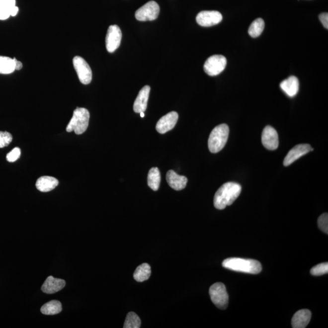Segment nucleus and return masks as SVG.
I'll list each match as a JSON object with an SVG mask.
<instances>
[{
	"instance_id": "1",
	"label": "nucleus",
	"mask_w": 328,
	"mask_h": 328,
	"mask_svg": "<svg viewBox=\"0 0 328 328\" xmlns=\"http://www.w3.org/2000/svg\"><path fill=\"white\" fill-rule=\"evenodd\" d=\"M242 189V186L236 182L224 184L216 192L213 199L216 209L223 210L227 206H231L239 198Z\"/></svg>"
},
{
	"instance_id": "2",
	"label": "nucleus",
	"mask_w": 328,
	"mask_h": 328,
	"mask_svg": "<svg viewBox=\"0 0 328 328\" xmlns=\"http://www.w3.org/2000/svg\"><path fill=\"white\" fill-rule=\"evenodd\" d=\"M223 266L234 271L258 274L262 270V266L255 259L240 258H229L223 262Z\"/></svg>"
},
{
	"instance_id": "3",
	"label": "nucleus",
	"mask_w": 328,
	"mask_h": 328,
	"mask_svg": "<svg viewBox=\"0 0 328 328\" xmlns=\"http://www.w3.org/2000/svg\"><path fill=\"white\" fill-rule=\"evenodd\" d=\"M229 135V128L227 124H223L213 128L208 140V147L210 152L217 153L225 147Z\"/></svg>"
},
{
	"instance_id": "4",
	"label": "nucleus",
	"mask_w": 328,
	"mask_h": 328,
	"mask_svg": "<svg viewBox=\"0 0 328 328\" xmlns=\"http://www.w3.org/2000/svg\"><path fill=\"white\" fill-rule=\"evenodd\" d=\"M90 114L87 109L77 108L74 111L72 119L67 127L68 132L75 131L77 135H82L85 132L88 127Z\"/></svg>"
},
{
	"instance_id": "5",
	"label": "nucleus",
	"mask_w": 328,
	"mask_h": 328,
	"mask_svg": "<svg viewBox=\"0 0 328 328\" xmlns=\"http://www.w3.org/2000/svg\"><path fill=\"white\" fill-rule=\"evenodd\" d=\"M209 294L213 304L221 310H226L229 303V295L225 285L216 283L210 287Z\"/></svg>"
},
{
	"instance_id": "6",
	"label": "nucleus",
	"mask_w": 328,
	"mask_h": 328,
	"mask_svg": "<svg viewBox=\"0 0 328 328\" xmlns=\"http://www.w3.org/2000/svg\"><path fill=\"white\" fill-rule=\"evenodd\" d=\"M227 65V59L221 55H214L210 57L204 65L205 72L210 76H216L220 75L225 69Z\"/></svg>"
},
{
	"instance_id": "7",
	"label": "nucleus",
	"mask_w": 328,
	"mask_h": 328,
	"mask_svg": "<svg viewBox=\"0 0 328 328\" xmlns=\"http://www.w3.org/2000/svg\"><path fill=\"white\" fill-rule=\"evenodd\" d=\"M160 5L155 1H150L136 10L135 17L141 21H153L160 14Z\"/></svg>"
},
{
	"instance_id": "8",
	"label": "nucleus",
	"mask_w": 328,
	"mask_h": 328,
	"mask_svg": "<svg viewBox=\"0 0 328 328\" xmlns=\"http://www.w3.org/2000/svg\"><path fill=\"white\" fill-rule=\"evenodd\" d=\"M74 68L82 83L88 84L92 81V71L85 60L80 56L73 59Z\"/></svg>"
},
{
	"instance_id": "9",
	"label": "nucleus",
	"mask_w": 328,
	"mask_h": 328,
	"mask_svg": "<svg viewBox=\"0 0 328 328\" xmlns=\"http://www.w3.org/2000/svg\"><path fill=\"white\" fill-rule=\"evenodd\" d=\"M122 32L117 25H111L108 27L106 33V48L109 53H114L119 47L122 40Z\"/></svg>"
},
{
	"instance_id": "10",
	"label": "nucleus",
	"mask_w": 328,
	"mask_h": 328,
	"mask_svg": "<svg viewBox=\"0 0 328 328\" xmlns=\"http://www.w3.org/2000/svg\"><path fill=\"white\" fill-rule=\"evenodd\" d=\"M196 22L203 27H210L217 25L223 20V15L218 11H201L196 16Z\"/></svg>"
},
{
	"instance_id": "11",
	"label": "nucleus",
	"mask_w": 328,
	"mask_h": 328,
	"mask_svg": "<svg viewBox=\"0 0 328 328\" xmlns=\"http://www.w3.org/2000/svg\"><path fill=\"white\" fill-rule=\"evenodd\" d=\"M262 144L267 150H275L279 145L278 135L277 131L271 126L267 125L262 131Z\"/></svg>"
},
{
	"instance_id": "12",
	"label": "nucleus",
	"mask_w": 328,
	"mask_h": 328,
	"mask_svg": "<svg viewBox=\"0 0 328 328\" xmlns=\"http://www.w3.org/2000/svg\"><path fill=\"white\" fill-rule=\"evenodd\" d=\"M178 114L175 111H171L161 117L158 120L156 129L160 134H165L171 130L176 125L178 120Z\"/></svg>"
},
{
	"instance_id": "13",
	"label": "nucleus",
	"mask_w": 328,
	"mask_h": 328,
	"mask_svg": "<svg viewBox=\"0 0 328 328\" xmlns=\"http://www.w3.org/2000/svg\"><path fill=\"white\" fill-rule=\"evenodd\" d=\"M311 151L310 144H299L290 150L286 156L283 161V165L285 166L291 165L295 161L299 160L309 152Z\"/></svg>"
},
{
	"instance_id": "14",
	"label": "nucleus",
	"mask_w": 328,
	"mask_h": 328,
	"mask_svg": "<svg viewBox=\"0 0 328 328\" xmlns=\"http://www.w3.org/2000/svg\"><path fill=\"white\" fill-rule=\"evenodd\" d=\"M65 285L66 281L64 280L49 276L44 282L41 289L44 293L52 294L61 291Z\"/></svg>"
},
{
	"instance_id": "15",
	"label": "nucleus",
	"mask_w": 328,
	"mask_h": 328,
	"mask_svg": "<svg viewBox=\"0 0 328 328\" xmlns=\"http://www.w3.org/2000/svg\"><path fill=\"white\" fill-rule=\"evenodd\" d=\"M150 92V87L148 85L144 86L140 90L134 103L133 109L135 113H140L146 110Z\"/></svg>"
},
{
	"instance_id": "16",
	"label": "nucleus",
	"mask_w": 328,
	"mask_h": 328,
	"mask_svg": "<svg viewBox=\"0 0 328 328\" xmlns=\"http://www.w3.org/2000/svg\"><path fill=\"white\" fill-rule=\"evenodd\" d=\"M166 179L168 184L173 189L177 191L181 190L187 185L188 179L184 176H180L173 170H169L166 175Z\"/></svg>"
},
{
	"instance_id": "17",
	"label": "nucleus",
	"mask_w": 328,
	"mask_h": 328,
	"mask_svg": "<svg viewBox=\"0 0 328 328\" xmlns=\"http://www.w3.org/2000/svg\"><path fill=\"white\" fill-rule=\"evenodd\" d=\"M281 89L290 97L297 94L299 90V81L296 77L291 76L280 83Z\"/></svg>"
},
{
	"instance_id": "18",
	"label": "nucleus",
	"mask_w": 328,
	"mask_h": 328,
	"mask_svg": "<svg viewBox=\"0 0 328 328\" xmlns=\"http://www.w3.org/2000/svg\"><path fill=\"white\" fill-rule=\"evenodd\" d=\"M311 319V313L308 310L297 311L292 319V327L294 328H305L308 326Z\"/></svg>"
},
{
	"instance_id": "19",
	"label": "nucleus",
	"mask_w": 328,
	"mask_h": 328,
	"mask_svg": "<svg viewBox=\"0 0 328 328\" xmlns=\"http://www.w3.org/2000/svg\"><path fill=\"white\" fill-rule=\"evenodd\" d=\"M59 184V180L51 176H42L37 180L36 187L42 192H49Z\"/></svg>"
},
{
	"instance_id": "20",
	"label": "nucleus",
	"mask_w": 328,
	"mask_h": 328,
	"mask_svg": "<svg viewBox=\"0 0 328 328\" xmlns=\"http://www.w3.org/2000/svg\"><path fill=\"white\" fill-rule=\"evenodd\" d=\"M151 275V267L147 263H143L137 267L133 277L138 282H143V281L149 280Z\"/></svg>"
},
{
	"instance_id": "21",
	"label": "nucleus",
	"mask_w": 328,
	"mask_h": 328,
	"mask_svg": "<svg viewBox=\"0 0 328 328\" xmlns=\"http://www.w3.org/2000/svg\"><path fill=\"white\" fill-rule=\"evenodd\" d=\"M62 306L59 301L52 300L41 308V312L45 315L53 316L61 313Z\"/></svg>"
},
{
	"instance_id": "22",
	"label": "nucleus",
	"mask_w": 328,
	"mask_h": 328,
	"mask_svg": "<svg viewBox=\"0 0 328 328\" xmlns=\"http://www.w3.org/2000/svg\"><path fill=\"white\" fill-rule=\"evenodd\" d=\"M147 181L148 185L153 190L157 191L159 189L161 182V174L157 167H153L150 169Z\"/></svg>"
},
{
	"instance_id": "23",
	"label": "nucleus",
	"mask_w": 328,
	"mask_h": 328,
	"mask_svg": "<svg viewBox=\"0 0 328 328\" xmlns=\"http://www.w3.org/2000/svg\"><path fill=\"white\" fill-rule=\"evenodd\" d=\"M15 71L14 60L10 57L0 56V74L9 75Z\"/></svg>"
},
{
	"instance_id": "24",
	"label": "nucleus",
	"mask_w": 328,
	"mask_h": 328,
	"mask_svg": "<svg viewBox=\"0 0 328 328\" xmlns=\"http://www.w3.org/2000/svg\"><path fill=\"white\" fill-rule=\"evenodd\" d=\"M264 28V21L262 18L256 19L250 24L248 30V34L253 38L258 37L261 34Z\"/></svg>"
},
{
	"instance_id": "25",
	"label": "nucleus",
	"mask_w": 328,
	"mask_h": 328,
	"mask_svg": "<svg viewBox=\"0 0 328 328\" xmlns=\"http://www.w3.org/2000/svg\"><path fill=\"white\" fill-rule=\"evenodd\" d=\"M141 325V319L136 313L130 312L127 314L124 323V328H139Z\"/></svg>"
},
{
	"instance_id": "26",
	"label": "nucleus",
	"mask_w": 328,
	"mask_h": 328,
	"mask_svg": "<svg viewBox=\"0 0 328 328\" xmlns=\"http://www.w3.org/2000/svg\"><path fill=\"white\" fill-rule=\"evenodd\" d=\"M328 272V263L324 262V263L319 264L317 266L312 268L311 270V275L314 276H321L327 274Z\"/></svg>"
},
{
	"instance_id": "27",
	"label": "nucleus",
	"mask_w": 328,
	"mask_h": 328,
	"mask_svg": "<svg viewBox=\"0 0 328 328\" xmlns=\"http://www.w3.org/2000/svg\"><path fill=\"white\" fill-rule=\"evenodd\" d=\"M12 141V136L7 131H0V149L7 147Z\"/></svg>"
},
{
	"instance_id": "28",
	"label": "nucleus",
	"mask_w": 328,
	"mask_h": 328,
	"mask_svg": "<svg viewBox=\"0 0 328 328\" xmlns=\"http://www.w3.org/2000/svg\"><path fill=\"white\" fill-rule=\"evenodd\" d=\"M318 225L322 231L328 234V215L327 213L320 216L318 219Z\"/></svg>"
},
{
	"instance_id": "29",
	"label": "nucleus",
	"mask_w": 328,
	"mask_h": 328,
	"mask_svg": "<svg viewBox=\"0 0 328 328\" xmlns=\"http://www.w3.org/2000/svg\"><path fill=\"white\" fill-rule=\"evenodd\" d=\"M21 150L19 148H15L12 151L8 153L6 156V159L8 162L13 163L18 160L20 157Z\"/></svg>"
},
{
	"instance_id": "30",
	"label": "nucleus",
	"mask_w": 328,
	"mask_h": 328,
	"mask_svg": "<svg viewBox=\"0 0 328 328\" xmlns=\"http://www.w3.org/2000/svg\"><path fill=\"white\" fill-rule=\"evenodd\" d=\"M10 9L2 5H0V20H7L10 17Z\"/></svg>"
},
{
	"instance_id": "31",
	"label": "nucleus",
	"mask_w": 328,
	"mask_h": 328,
	"mask_svg": "<svg viewBox=\"0 0 328 328\" xmlns=\"http://www.w3.org/2000/svg\"><path fill=\"white\" fill-rule=\"evenodd\" d=\"M15 0H0V5L10 9L15 5Z\"/></svg>"
},
{
	"instance_id": "32",
	"label": "nucleus",
	"mask_w": 328,
	"mask_h": 328,
	"mask_svg": "<svg viewBox=\"0 0 328 328\" xmlns=\"http://www.w3.org/2000/svg\"><path fill=\"white\" fill-rule=\"evenodd\" d=\"M320 21H321L325 28L328 29V13L326 12L322 13L319 15Z\"/></svg>"
},
{
	"instance_id": "33",
	"label": "nucleus",
	"mask_w": 328,
	"mask_h": 328,
	"mask_svg": "<svg viewBox=\"0 0 328 328\" xmlns=\"http://www.w3.org/2000/svg\"><path fill=\"white\" fill-rule=\"evenodd\" d=\"M13 60H14L15 61V70L19 71L21 70L22 68H23V64H22V63L18 61V60H16L15 58H13Z\"/></svg>"
},
{
	"instance_id": "34",
	"label": "nucleus",
	"mask_w": 328,
	"mask_h": 328,
	"mask_svg": "<svg viewBox=\"0 0 328 328\" xmlns=\"http://www.w3.org/2000/svg\"><path fill=\"white\" fill-rule=\"evenodd\" d=\"M18 10H19L18 7H16V5L11 8V9H10V16H16L18 12Z\"/></svg>"
},
{
	"instance_id": "35",
	"label": "nucleus",
	"mask_w": 328,
	"mask_h": 328,
	"mask_svg": "<svg viewBox=\"0 0 328 328\" xmlns=\"http://www.w3.org/2000/svg\"><path fill=\"white\" fill-rule=\"evenodd\" d=\"M140 115L141 117H144L145 116L144 112H141Z\"/></svg>"
}]
</instances>
